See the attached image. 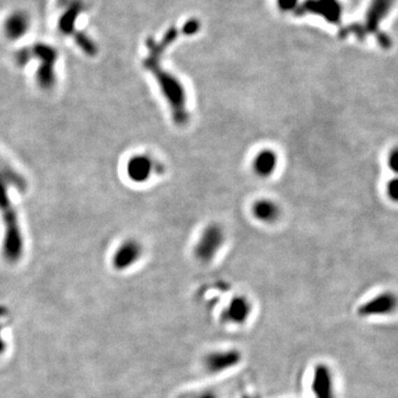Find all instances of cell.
Wrapping results in <instances>:
<instances>
[{
	"label": "cell",
	"instance_id": "obj_1",
	"mask_svg": "<svg viewBox=\"0 0 398 398\" xmlns=\"http://www.w3.org/2000/svg\"><path fill=\"white\" fill-rule=\"evenodd\" d=\"M8 184L0 177V214L5 226L3 256L10 263L20 260L24 253V237L18 216L8 194Z\"/></svg>",
	"mask_w": 398,
	"mask_h": 398
},
{
	"label": "cell",
	"instance_id": "obj_2",
	"mask_svg": "<svg viewBox=\"0 0 398 398\" xmlns=\"http://www.w3.org/2000/svg\"><path fill=\"white\" fill-rule=\"evenodd\" d=\"M32 59L39 60L36 81L41 90L49 91L54 88L57 83L56 64L59 53L53 45L49 43H38L30 47Z\"/></svg>",
	"mask_w": 398,
	"mask_h": 398
},
{
	"label": "cell",
	"instance_id": "obj_3",
	"mask_svg": "<svg viewBox=\"0 0 398 398\" xmlns=\"http://www.w3.org/2000/svg\"><path fill=\"white\" fill-rule=\"evenodd\" d=\"M226 242V234L219 223H209L202 229L195 244L194 255L197 260L207 263L218 255Z\"/></svg>",
	"mask_w": 398,
	"mask_h": 398
},
{
	"label": "cell",
	"instance_id": "obj_4",
	"mask_svg": "<svg viewBox=\"0 0 398 398\" xmlns=\"http://www.w3.org/2000/svg\"><path fill=\"white\" fill-rule=\"evenodd\" d=\"M61 13L58 19V29L64 36L72 37L77 31L80 17L87 9L84 0H58Z\"/></svg>",
	"mask_w": 398,
	"mask_h": 398
},
{
	"label": "cell",
	"instance_id": "obj_5",
	"mask_svg": "<svg viewBox=\"0 0 398 398\" xmlns=\"http://www.w3.org/2000/svg\"><path fill=\"white\" fill-rule=\"evenodd\" d=\"M300 13H312L330 24H340L343 16L342 3L339 0H308L300 6Z\"/></svg>",
	"mask_w": 398,
	"mask_h": 398
},
{
	"label": "cell",
	"instance_id": "obj_6",
	"mask_svg": "<svg viewBox=\"0 0 398 398\" xmlns=\"http://www.w3.org/2000/svg\"><path fill=\"white\" fill-rule=\"evenodd\" d=\"M398 308V297L392 291H385L358 308V316L362 318L369 316H388L395 312Z\"/></svg>",
	"mask_w": 398,
	"mask_h": 398
},
{
	"label": "cell",
	"instance_id": "obj_7",
	"mask_svg": "<svg viewBox=\"0 0 398 398\" xmlns=\"http://www.w3.org/2000/svg\"><path fill=\"white\" fill-rule=\"evenodd\" d=\"M143 246L136 239H128L119 244L112 257V265L119 271L128 270L141 260Z\"/></svg>",
	"mask_w": 398,
	"mask_h": 398
},
{
	"label": "cell",
	"instance_id": "obj_8",
	"mask_svg": "<svg viewBox=\"0 0 398 398\" xmlns=\"http://www.w3.org/2000/svg\"><path fill=\"white\" fill-rule=\"evenodd\" d=\"M395 3L396 0H371L365 13V22L362 27L363 34L364 31L371 32L378 37L380 26L388 18Z\"/></svg>",
	"mask_w": 398,
	"mask_h": 398
},
{
	"label": "cell",
	"instance_id": "obj_9",
	"mask_svg": "<svg viewBox=\"0 0 398 398\" xmlns=\"http://www.w3.org/2000/svg\"><path fill=\"white\" fill-rule=\"evenodd\" d=\"M154 170V161L149 155H133L126 163V175L133 183H147L151 179Z\"/></svg>",
	"mask_w": 398,
	"mask_h": 398
},
{
	"label": "cell",
	"instance_id": "obj_10",
	"mask_svg": "<svg viewBox=\"0 0 398 398\" xmlns=\"http://www.w3.org/2000/svg\"><path fill=\"white\" fill-rule=\"evenodd\" d=\"M31 17L24 10H15L6 17L3 24L5 37L11 41L22 39L30 31Z\"/></svg>",
	"mask_w": 398,
	"mask_h": 398
},
{
	"label": "cell",
	"instance_id": "obj_11",
	"mask_svg": "<svg viewBox=\"0 0 398 398\" xmlns=\"http://www.w3.org/2000/svg\"><path fill=\"white\" fill-rule=\"evenodd\" d=\"M242 354L236 350L216 351L205 358V367L212 374H219L238 365Z\"/></svg>",
	"mask_w": 398,
	"mask_h": 398
},
{
	"label": "cell",
	"instance_id": "obj_12",
	"mask_svg": "<svg viewBox=\"0 0 398 398\" xmlns=\"http://www.w3.org/2000/svg\"><path fill=\"white\" fill-rule=\"evenodd\" d=\"M279 155L274 149H263L252 157V172L259 178L271 177L278 170Z\"/></svg>",
	"mask_w": 398,
	"mask_h": 398
},
{
	"label": "cell",
	"instance_id": "obj_13",
	"mask_svg": "<svg viewBox=\"0 0 398 398\" xmlns=\"http://www.w3.org/2000/svg\"><path fill=\"white\" fill-rule=\"evenodd\" d=\"M312 390L316 398H335L333 377L327 365L320 364L314 369Z\"/></svg>",
	"mask_w": 398,
	"mask_h": 398
},
{
	"label": "cell",
	"instance_id": "obj_14",
	"mask_svg": "<svg viewBox=\"0 0 398 398\" xmlns=\"http://www.w3.org/2000/svg\"><path fill=\"white\" fill-rule=\"evenodd\" d=\"M251 214L256 221L269 225L281 217V207L274 199L260 198L252 204Z\"/></svg>",
	"mask_w": 398,
	"mask_h": 398
},
{
	"label": "cell",
	"instance_id": "obj_15",
	"mask_svg": "<svg viewBox=\"0 0 398 398\" xmlns=\"http://www.w3.org/2000/svg\"><path fill=\"white\" fill-rule=\"evenodd\" d=\"M251 303L244 297H236L223 310V321L231 324H244L251 314Z\"/></svg>",
	"mask_w": 398,
	"mask_h": 398
},
{
	"label": "cell",
	"instance_id": "obj_16",
	"mask_svg": "<svg viewBox=\"0 0 398 398\" xmlns=\"http://www.w3.org/2000/svg\"><path fill=\"white\" fill-rule=\"evenodd\" d=\"M72 37L75 39V43H77L78 47L85 54H88L90 57L96 56L98 49H96V43L91 39L88 34H85L84 31H81V30H77Z\"/></svg>",
	"mask_w": 398,
	"mask_h": 398
},
{
	"label": "cell",
	"instance_id": "obj_17",
	"mask_svg": "<svg viewBox=\"0 0 398 398\" xmlns=\"http://www.w3.org/2000/svg\"><path fill=\"white\" fill-rule=\"evenodd\" d=\"M31 60L32 54L30 47L20 49V50L15 53V62H16L17 66H20V68L26 66Z\"/></svg>",
	"mask_w": 398,
	"mask_h": 398
},
{
	"label": "cell",
	"instance_id": "obj_18",
	"mask_svg": "<svg viewBox=\"0 0 398 398\" xmlns=\"http://www.w3.org/2000/svg\"><path fill=\"white\" fill-rule=\"evenodd\" d=\"M386 193L388 198L393 202H398V176L390 179L386 186Z\"/></svg>",
	"mask_w": 398,
	"mask_h": 398
},
{
	"label": "cell",
	"instance_id": "obj_19",
	"mask_svg": "<svg viewBox=\"0 0 398 398\" xmlns=\"http://www.w3.org/2000/svg\"><path fill=\"white\" fill-rule=\"evenodd\" d=\"M388 168L398 175V146L390 152L388 157Z\"/></svg>",
	"mask_w": 398,
	"mask_h": 398
},
{
	"label": "cell",
	"instance_id": "obj_20",
	"mask_svg": "<svg viewBox=\"0 0 398 398\" xmlns=\"http://www.w3.org/2000/svg\"><path fill=\"white\" fill-rule=\"evenodd\" d=\"M279 8L283 11H292L297 8L299 0H277Z\"/></svg>",
	"mask_w": 398,
	"mask_h": 398
},
{
	"label": "cell",
	"instance_id": "obj_21",
	"mask_svg": "<svg viewBox=\"0 0 398 398\" xmlns=\"http://www.w3.org/2000/svg\"><path fill=\"white\" fill-rule=\"evenodd\" d=\"M197 398H217V396L212 393H204L202 394V395L198 396Z\"/></svg>",
	"mask_w": 398,
	"mask_h": 398
}]
</instances>
